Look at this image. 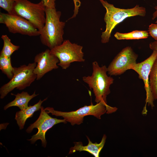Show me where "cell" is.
Returning a JSON list of instances; mask_svg holds the SVG:
<instances>
[{
  "label": "cell",
  "instance_id": "cell-26",
  "mask_svg": "<svg viewBox=\"0 0 157 157\" xmlns=\"http://www.w3.org/2000/svg\"><path fill=\"white\" fill-rule=\"evenodd\" d=\"M155 8L156 10H157V6H156V7H155Z\"/></svg>",
  "mask_w": 157,
  "mask_h": 157
},
{
  "label": "cell",
  "instance_id": "cell-18",
  "mask_svg": "<svg viewBox=\"0 0 157 157\" xmlns=\"http://www.w3.org/2000/svg\"><path fill=\"white\" fill-rule=\"evenodd\" d=\"M1 38L3 44L0 56L10 57L14 52L17 50L19 48V46L15 45L11 42L10 39L7 35H2Z\"/></svg>",
  "mask_w": 157,
  "mask_h": 157
},
{
  "label": "cell",
  "instance_id": "cell-4",
  "mask_svg": "<svg viewBox=\"0 0 157 157\" xmlns=\"http://www.w3.org/2000/svg\"><path fill=\"white\" fill-rule=\"evenodd\" d=\"M92 75L83 77V80L92 89L97 103L103 101L107 104L106 98L110 93V86L114 79L107 75V67L106 65L100 67L97 62L94 61L92 63Z\"/></svg>",
  "mask_w": 157,
  "mask_h": 157
},
{
  "label": "cell",
  "instance_id": "cell-10",
  "mask_svg": "<svg viewBox=\"0 0 157 157\" xmlns=\"http://www.w3.org/2000/svg\"><path fill=\"white\" fill-rule=\"evenodd\" d=\"M138 55L130 46L126 47L115 57L107 67L108 73L110 76L119 75L126 71L131 69L137 63Z\"/></svg>",
  "mask_w": 157,
  "mask_h": 157
},
{
  "label": "cell",
  "instance_id": "cell-23",
  "mask_svg": "<svg viewBox=\"0 0 157 157\" xmlns=\"http://www.w3.org/2000/svg\"><path fill=\"white\" fill-rule=\"evenodd\" d=\"M46 8H55L56 0H42Z\"/></svg>",
  "mask_w": 157,
  "mask_h": 157
},
{
  "label": "cell",
  "instance_id": "cell-16",
  "mask_svg": "<svg viewBox=\"0 0 157 157\" xmlns=\"http://www.w3.org/2000/svg\"><path fill=\"white\" fill-rule=\"evenodd\" d=\"M114 36L118 40H138L148 38L149 33L147 31L139 30H135L125 33L117 32Z\"/></svg>",
  "mask_w": 157,
  "mask_h": 157
},
{
  "label": "cell",
  "instance_id": "cell-13",
  "mask_svg": "<svg viewBox=\"0 0 157 157\" xmlns=\"http://www.w3.org/2000/svg\"><path fill=\"white\" fill-rule=\"evenodd\" d=\"M88 144L86 146H83L81 142H74V146L70 149L69 154H72L76 151H86L93 155L95 157L99 156L100 153L103 148L106 139V136L103 135L101 140L99 143H93L87 136Z\"/></svg>",
  "mask_w": 157,
  "mask_h": 157
},
{
  "label": "cell",
  "instance_id": "cell-6",
  "mask_svg": "<svg viewBox=\"0 0 157 157\" xmlns=\"http://www.w3.org/2000/svg\"><path fill=\"white\" fill-rule=\"evenodd\" d=\"M14 10L16 15L26 19L39 31L46 21V7L41 0L37 3L28 0H15Z\"/></svg>",
  "mask_w": 157,
  "mask_h": 157
},
{
  "label": "cell",
  "instance_id": "cell-25",
  "mask_svg": "<svg viewBox=\"0 0 157 157\" xmlns=\"http://www.w3.org/2000/svg\"><path fill=\"white\" fill-rule=\"evenodd\" d=\"M156 18V23H157V10L153 13V14L152 19H154Z\"/></svg>",
  "mask_w": 157,
  "mask_h": 157
},
{
  "label": "cell",
  "instance_id": "cell-1",
  "mask_svg": "<svg viewBox=\"0 0 157 157\" xmlns=\"http://www.w3.org/2000/svg\"><path fill=\"white\" fill-rule=\"evenodd\" d=\"M99 0L106 10L104 17L106 29L101 35V42L103 44L109 42L113 29L126 18L136 16L144 17L146 14L145 8L139 5L131 8H120L115 7L106 1Z\"/></svg>",
  "mask_w": 157,
  "mask_h": 157
},
{
  "label": "cell",
  "instance_id": "cell-17",
  "mask_svg": "<svg viewBox=\"0 0 157 157\" xmlns=\"http://www.w3.org/2000/svg\"><path fill=\"white\" fill-rule=\"evenodd\" d=\"M150 88L154 100L157 99V57L152 65L149 76Z\"/></svg>",
  "mask_w": 157,
  "mask_h": 157
},
{
  "label": "cell",
  "instance_id": "cell-3",
  "mask_svg": "<svg viewBox=\"0 0 157 157\" xmlns=\"http://www.w3.org/2000/svg\"><path fill=\"white\" fill-rule=\"evenodd\" d=\"M117 110L116 107H111L103 101H101L95 105L91 103L90 105H85L75 111L68 112L56 110L53 108L50 107L44 109L47 113H51L56 116L62 117L72 126L83 123L84 117L86 116L92 115L100 119L101 115L106 113H111Z\"/></svg>",
  "mask_w": 157,
  "mask_h": 157
},
{
  "label": "cell",
  "instance_id": "cell-2",
  "mask_svg": "<svg viewBox=\"0 0 157 157\" xmlns=\"http://www.w3.org/2000/svg\"><path fill=\"white\" fill-rule=\"evenodd\" d=\"M46 21L43 28L40 31V37L42 44L50 49L61 44L64 41V22L60 20L61 13L56 8H46Z\"/></svg>",
  "mask_w": 157,
  "mask_h": 157
},
{
  "label": "cell",
  "instance_id": "cell-22",
  "mask_svg": "<svg viewBox=\"0 0 157 157\" xmlns=\"http://www.w3.org/2000/svg\"><path fill=\"white\" fill-rule=\"evenodd\" d=\"M74 5V13L72 16L69 19L74 18L78 14L80 7L81 6V2L80 0H73Z\"/></svg>",
  "mask_w": 157,
  "mask_h": 157
},
{
  "label": "cell",
  "instance_id": "cell-5",
  "mask_svg": "<svg viewBox=\"0 0 157 157\" xmlns=\"http://www.w3.org/2000/svg\"><path fill=\"white\" fill-rule=\"evenodd\" d=\"M36 65L34 62L27 65H23L17 67H14L13 78L0 88V98H4L15 88L22 90L29 86L36 79V75L33 72Z\"/></svg>",
  "mask_w": 157,
  "mask_h": 157
},
{
  "label": "cell",
  "instance_id": "cell-19",
  "mask_svg": "<svg viewBox=\"0 0 157 157\" xmlns=\"http://www.w3.org/2000/svg\"><path fill=\"white\" fill-rule=\"evenodd\" d=\"M0 69L9 79L12 78L14 67L12 65L10 57L0 56Z\"/></svg>",
  "mask_w": 157,
  "mask_h": 157
},
{
  "label": "cell",
  "instance_id": "cell-12",
  "mask_svg": "<svg viewBox=\"0 0 157 157\" xmlns=\"http://www.w3.org/2000/svg\"><path fill=\"white\" fill-rule=\"evenodd\" d=\"M34 62L37 63L33 71L36 75L37 80L40 79L47 73L58 68L57 64L59 62L58 59L51 53L49 49L36 55Z\"/></svg>",
  "mask_w": 157,
  "mask_h": 157
},
{
  "label": "cell",
  "instance_id": "cell-14",
  "mask_svg": "<svg viewBox=\"0 0 157 157\" xmlns=\"http://www.w3.org/2000/svg\"><path fill=\"white\" fill-rule=\"evenodd\" d=\"M47 99V97L42 101L40 99L34 105L30 106L26 108L20 110L16 113L15 119L20 130L23 129L26 120L28 118L32 117L35 112L40 109L42 104Z\"/></svg>",
  "mask_w": 157,
  "mask_h": 157
},
{
  "label": "cell",
  "instance_id": "cell-21",
  "mask_svg": "<svg viewBox=\"0 0 157 157\" xmlns=\"http://www.w3.org/2000/svg\"><path fill=\"white\" fill-rule=\"evenodd\" d=\"M149 33L153 38L157 41V23L151 24L148 28Z\"/></svg>",
  "mask_w": 157,
  "mask_h": 157
},
{
  "label": "cell",
  "instance_id": "cell-7",
  "mask_svg": "<svg viewBox=\"0 0 157 157\" xmlns=\"http://www.w3.org/2000/svg\"><path fill=\"white\" fill-rule=\"evenodd\" d=\"M83 47L75 43H72L68 40H64L60 45L50 49L51 53L58 59V65L63 69L68 68L74 62H84Z\"/></svg>",
  "mask_w": 157,
  "mask_h": 157
},
{
  "label": "cell",
  "instance_id": "cell-9",
  "mask_svg": "<svg viewBox=\"0 0 157 157\" xmlns=\"http://www.w3.org/2000/svg\"><path fill=\"white\" fill-rule=\"evenodd\" d=\"M0 23L5 24L8 31L30 36L40 35L39 31L29 21L18 15L1 13Z\"/></svg>",
  "mask_w": 157,
  "mask_h": 157
},
{
  "label": "cell",
  "instance_id": "cell-24",
  "mask_svg": "<svg viewBox=\"0 0 157 157\" xmlns=\"http://www.w3.org/2000/svg\"><path fill=\"white\" fill-rule=\"evenodd\" d=\"M149 48L152 50L157 51V41L151 42L149 45Z\"/></svg>",
  "mask_w": 157,
  "mask_h": 157
},
{
  "label": "cell",
  "instance_id": "cell-8",
  "mask_svg": "<svg viewBox=\"0 0 157 157\" xmlns=\"http://www.w3.org/2000/svg\"><path fill=\"white\" fill-rule=\"evenodd\" d=\"M40 110V114L38 119L28 126L26 131L28 133H30L34 128L37 129L38 132L28 140L30 141L31 144H33L37 140H40L41 141L42 146L45 147L47 144L45 138L47 131L57 124L60 123H66L67 122L64 119H58L51 117L45 111L42 106H41Z\"/></svg>",
  "mask_w": 157,
  "mask_h": 157
},
{
  "label": "cell",
  "instance_id": "cell-20",
  "mask_svg": "<svg viewBox=\"0 0 157 157\" xmlns=\"http://www.w3.org/2000/svg\"><path fill=\"white\" fill-rule=\"evenodd\" d=\"M15 0H0V7L11 15H16L14 10Z\"/></svg>",
  "mask_w": 157,
  "mask_h": 157
},
{
  "label": "cell",
  "instance_id": "cell-15",
  "mask_svg": "<svg viewBox=\"0 0 157 157\" xmlns=\"http://www.w3.org/2000/svg\"><path fill=\"white\" fill-rule=\"evenodd\" d=\"M11 94L15 96V99L9 102L4 107L3 109L6 110L9 107L17 106L20 110L27 108L29 101L34 97L39 94H36L35 91L31 95H30L27 92L23 91L21 93H17L16 94L11 93Z\"/></svg>",
  "mask_w": 157,
  "mask_h": 157
},
{
  "label": "cell",
  "instance_id": "cell-11",
  "mask_svg": "<svg viewBox=\"0 0 157 157\" xmlns=\"http://www.w3.org/2000/svg\"><path fill=\"white\" fill-rule=\"evenodd\" d=\"M153 51L152 53L148 58L140 63H137L131 68V69L138 74L139 78L143 80L146 93V104L148 103V105H150L152 108L154 106V99L150 88L149 76L153 64L157 57V51Z\"/></svg>",
  "mask_w": 157,
  "mask_h": 157
}]
</instances>
